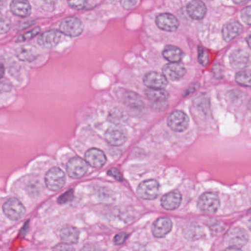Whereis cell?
Returning <instances> with one entry per match:
<instances>
[{
    "label": "cell",
    "instance_id": "obj_1",
    "mask_svg": "<svg viewBox=\"0 0 251 251\" xmlns=\"http://www.w3.org/2000/svg\"><path fill=\"white\" fill-rule=\"evenodd\" d=\"M220 198L214 192H205L200 197L198 201V208L205 214H214L220 208Z\"/></svg>",
    "mask_w": 251,
    "mask_h": 251
},
{
    "label": "cell",
    "instance_id": "obj_2",
    "mask_svg": "<svg viewBox=\"0 0 251 251\" xmlns=\"http://www.w3.org/2000/svg\"><path fill=\"white\" fill-rule=\"evenodd\" d=\"M66 183V176L64 171L58 167H53L47 173L45 183L50 190L57 192L64 187Z\"/></svg>",
    "mask_w": 251,
    "mask_h": 251
},
{
    "label": "cell",
    "instance_id": "obj_3",
    "mask_svg": "<svg viewBox=\"0 0 251 251\" xmlns=\"http://www.w3.org/2000/svg\"><path fill=\"white\" fill-rule=\"evenodd\" d=\"M84 26L80 19L68 17L60 24L59 31L70 37H77L83 32Z\"/></svg>",
    "mask_w": 251,
    "mask_h": 251
},
{
    "label": "cell",
    "instance_id": "obj_4",
    "mask_svg": "<svg viewBox=\"0 0 251 251\" xmlns=\"http://www.w3.org/2000/svg\"><path fill=\"white\" fill-rule=\"evenodd\" d=\"M2 209L5 215L13 221L21 220L26 213L24 205L17 198L8 199L4 203Z\"/></svg>",
    "mask_w": 251,
    "mask_h": 251
},
{
    "label": "cell",
    "instance_id": "obj_5",
    "mask_svg": "<svg viewBox=\"0 0 251 251\" xmlns=\"http://www.w3.org/2000/svg\"><path fill=\"white\" fill-rule=\"evenodd\" d=\"M161 192V186L159 183L155 180H147L142 182L137 187V194L144 200L155 199L159 196Z\"/></svg>",
    "mask_w": 251,
    "mask_h": 251
},
{
    "label": "cell",
    "instance_id": "obj_6",
    "mask_svg": "<svg viewBox=\"0 0 251 251\" xmlns=\"http://www.w3.org/2000/svg\"><path fill=\"white\" fill-rule=\"evenodd\" d=\"M167 125L173 131L181 133L189 127V119L183 111H175L169 116Z\"/></svg>",
    "mask_w": 251,
    "mask_h": 251
},
{
    "label": "cell",
    "instance_id": "obj_7",
    "mask_svg": "<svg viewBox=\"0 0 251 251\" xmlns=\"http://www.w3.org/2000/svg\"><path fill=\"white\" fill-rule=\"evenodd\" d=\"M89 166L86 160L79 157L71 158L67 164V172L73 178H80L87 173Z\"/></svg>",
    "mask_w": 251,
    "mask_h": 251
},
{
    "label": "cell",
    "instance_id": "obj_8",
    "mask_svg": "<svg viewBox=\"0 0 251 251\" xmlns=\"http://www.w3.org/2000/svg\"><path fill=\"white\" fill-rule=\"evenodd\" d=\"M226 239L230 247L241 248L248 242V234L246 230L242 227H233L227 232Z\"/></svg>",
    "mask_w": 251,
    "mask_h": 251
},
{
    "label": "cell",
    "instance_id": "obj_9",
    "mask_svg": "<svg viewBox=\"0 0 251 251\" xmlns=\"http://www.w3.org/2000/svg\"><path fill=\"white\" fill-rule=\"evenodd\" d=\"M127 139V130L121 126H111L105 133V139L113 146H120Z\"/></svg>",
    "mask_w": 251,
    "mask_h": 251
},
{
    "label": "cell",
    "instance_id": "obj_10",
    "mask_svg": "<svg viewBox=\"0 0 251 251\" xmlns=\"http://www.w3.org/2000/svg\"><path fill=\"white\" fill-rule=\"evenodd\" d=\"M144 84L151 89H164L167 86V79L163 74L156 72H150L145 75Z\"/></svg>",
    "mask_w": 251,
    "mask_h": 251
},
{
    "label": "cell",
    "instance_id": "obj_11",
    "mask_svg": "<svg viewBox=\"0 0 251 251\" xmlns=\"http://www.w3.org/2000/svg\"><path fill=\"white\" fill-rule=\"evenodd\" d=\"M155 23L158 28L167 32L176 31L179 26L177 19L173 14L168 13L159 14L156 17Z\"/></svg>",
    "mask_w": 251,
    "mask_h": 251
},
{
    "label": "cell",
    "instance_id": "obj_12",
    "mask_svg": "<svg viewBox=\"0 0 251 251\" xmlns=\"http://www.w3.org/2000/svg\"><path fill=\"white\" fill-rule=\"evenodd\" d=\"M61 32L57 30H50L42 33L39 39L38 44L39 46L45 49H52L58 45L61 40Z\"/></svg>",
    "mask_w": 251,
    "mask_h": 251
},
{
    "label": "cell",
    "instance_id": "obj_13",
    "mask_svg": "<svg viewBox=\"0 0 251 251\" xmlns=\"http://www.w3.org/2000/svg\"><path fill=\"white\" fill-rule=\"evenodd\" d=\"M85 159L91 167L95 168H100L106 163V156L100 150L92 148L86 151Z\"/></svg>",
    "mask_w": 251,
    "mask_h": 251
},
{
    "label": "cell",
    "instance_id": "obj_14",
    "mask_svg": "<svg viewBox=\"0 0 251 251\" xmlns=\"http://www.w3.org/2000/svg\"><path fill=\"white\" fill-rule=\"evenodd\" d=\"M173 223L167 217H160L154 222L152 227V234L156 238H164L171 231Z\"/></svg>",
    "mask_w": 251,
    "mask_h": 251
},
{
    "label": "cell",
    "instance_id": "obj_15",
    "mask_svg": "<svg viewBox=\"0 0 251 251\" xmlns=\"http://www.w3.org/2000/svg\"><path fill=\"white\" fill-rule=\"evenodd\" d=\"M182 201V195L177 190L172 191L161 198V206L167 210L173 211L180 206Z\"/></svg>",
    "mask_w": 251,
    "mask_h": 251
},
{
    "label": "cell",
    "instance_id": "obj_16",
    "mask_svg": "<svg viewBox=\"0 0 251 251\" xmlns=\"http://www.w3.org/2000/svg\"><path fill=\"white\" fill-rule=\"evenodd\" d=\"M186 69L179 63H170L163 67V75L171 80H178L184 76Z\"/></svg>",
    "mask_w": 251,
    "mask_h": 251
},
{
    "label": "cell",
    "instance_id": "obj_17",
    "mask_svg": "<svg viewBox=\"0 0 251 251\" xmlns=\"http://www.w3.org/2000/svg\"><path fill=\"white\" fill-rule=\"evenodd\" d=\"M230 65L236 70H242L249 64V55L242 50H236L230 55Z\"/></svg>",
    "mask_w": 251,
    "mask_h": 251
},
{
    "label": "cell",
    "instance_id": "obj_18",
    "mask_svg": "<svg viewBox=\"0 0 251 251\" xmlns=\"http://www.w3.org/2000/svg\"><path fill=\"white\" fill-rule=\"evenodd\" d=\"M12 14L17 17H27L31 14V5L27 1L24 0H14L10 5Z\"/></svg>",
    "mask_w": 251,
    "mask_h": 251
},
{
    "label": "cell",
    "instance_id": "obj_19",
    "mask_svg": "<svg viewBox=\"0 0 251 251\" xmlns=\"http://www.w3.org/2000/svg\"><path fill=\"white\" fill-rule=\"evenodd\" d=\"M188 14L191 18L195 20H201L206 14V6L201 1H192L186 7Z\"/></svg>",
    "mask_w": 251,
    "mask_h": 251
},
{
    "label": "cell",
    "instance_id": "obj_20",
    "mask_svg": "<svg viewBox=\"0 0 251 251\" xmlns=\"http://www.w3.org/2000/svg\"><path fill=\"white\" fill-rule=\"evenodd\" d=\"M242 31V26L237 21H230L225 25L223 28V39L226 42H230L236 39Z\"/></svg>",
    "mask_w": 251,
    "mask_h": 251
},
{
    "label": "cell",
    "instance_id": "obj_21",
    "mask_svg": "<svg viewBox=\"0 0 251 251\" xmlns=\"http://www.w3.org/2000/svg\"><path fill=\"white\" fill-rule=\"evenodd\" d=\"M60 236H61V240L64 243L73 245V244H75L78 242L80 232L76 227L69 226V227H64V228L61 229Z\"/></svg>",
    "mask_w": 251,
    "mask_h": 251
},
{
    "label": "cell",
    "instance_id": "obj_22",
    "mask_svg": "<svg viewBox=\"0 0 251 251\" xmlns=\"http://www.w3.org/2000/svg\"><path fill=\"white\" fill-rule=\"evenodd\" d=\"M162 55L170 63H179L183 58V52L180 48L169 45L164 48Z\"/></svg>",
    "mask_w": 251,
    "mask_h": 251
},
{
    "label": "cell",
    "instance_id": "obj_23",
    "mask_svg": "<svg viewBox=\"0 0 251 251\" xmlns=\"http://www.w3.org/2000/svg\"><path fill=\"white\" fill-rule=\"evenodd\" d=\"M17 57L21 61H33L37 58V52L36 50L33 47L30 45L21 47L17 50Z\"/></svg>",
    "mask_w": 251,
    "mask_h": 251
},
{
    "label": "cell",
    "instance_id": "obj_24",
    "mask_svg": "<svg viewBox=\"0 0 251 251\" xmlns=\"http://www.w3.org/2000/svg\"><path fill=\"white\" fill-rule=\"evenodd\" d=\"M124 102L129 107L136 109H141L144 106L142 98L138 94L133 92H127L125 94Z\"/></svg>",
    "mask_w": 251,
    "mask_h": 251
},
{
    "label": "cell",
    "instance_id": "obj_25",
    "mask_svg": "<svg viewBox=\"0 0 251 251\" xmlns=\"http://www.w3.org/2000/svg\"><path fill=\"white\" fill-rule=\"evenodd\" d=\"M145 95L150 100L153 102H163L167 100L169 98V94L164 89H151L145 90Z\"/></svg>",
    "mask_w": 251,
    "mask_h": 251
},
{
    "label": "cell",
    "instance_id": "obj_26",
    "mask_svg": "<svg viewBox=\"0 0 251 251\" xmlns=\"http://www.w3.org/2000/svg\"><path fill=\"white\" fill-rule=\"evenodd\" d=\"M202 229L198 225L191 223L189 226H186L184 227L183 230V235L185 237L188 239L194 240V239H198V238L202 236Z\"/></svg>",
    "mask_w": 251,
    "mask_h": 251
},
{
    "label": "cell",
    "instance_id": "obj_27",
    "mask_svg": "<svg viewBox=\"0 0 251 251\" xmlns=\"http://www.w3.org/2000/svg\"><path fill=\"white\" fill-rule=\"evenodd\" d=\"M236 81L240 86L251 87V72H239L236 75Z\"/></svg>",
    "mask_w": 251,
    "mask_h": 251
},
{
    "label": "cell",
    "instance_id": "obj_28",
    "mask_svg": "<svg viewBox=\"0 0 251 251\" xmlns=\"http://www.w3.org/2000/svg\"><path fill=\"white\" fill-rule=\"evenodd\" d=\"M40 31V27H36V28L33 29V30H30V32H27L25 34L20 36V37L17 39V42H26V41L30 40V39H33L35 36L39 34Z\"/></svg>",
    "mask_w": 251,
    "mask_h": 251
},
{
    "label": "cell",
    "instance_id": "obj_29",
    "mask_svg": "<svg viewBox=\"0 0 251 251\" xmlns=\"http://www.w3.org/2000/svg\"><path fill=\"white\" fill-rule=\"evenodd\" d=\"M198 61L204 67H205L208 63V52H207L206 50L201 47L198 48Z\"/></svg>",
    "mask_w": 251,
    "mask_h": 251
},
{
    "label": "cell",
    "instance_id": "obj_30",
    "mask_svg": "<svg viewBox=\"0 0 251 251\" xmlns=\"http://www.w3.org/2000/svg\"><path fill=\"white\" fill-rule=\"evenodd\" d=\"M73 198H74V191L73 189H70L58 198V202L59 204L67 203L73 201Z\"/></svg>",
    "mask_w": 251,
    "mask_h": 251
},
{
    "label": "cell",
    "instance_id": "obj_31",
    "mask_svg": "<svg viewBox=\"0 0 251 251\" xmlns=\"http://www.w3.org/2000/svg\"><path fill=\"white\" fill-rule=\"evenodd\" d=\"M242 21L248 25H251V6L244 8L241 13Z\"/></svg>",
    "mask_w": 251,
    "mask_h": 251
},
{
    "label": "cell",
    "instance_id": "obj_32",
    "mask_svg": "<svg viewBox=\"0 0 251 251\" xmlns=\"http://www.w3.org/2000/svg\"><path fill=\"white\" fill-rule=\"evenodd\" d=\"M68 4L71 8H74V9L84 10L86 9L89 2L87 1H71V2H68Z\"/></svg>",
    "mask_w": 251,
    "mask_h": 251
},
{
    "label": "cell",
    "instance_id": "obj_33",
    "mask_svg": "<svg viewBox=\"0 0 251 251\" xmlns=\"http://www.w3.org/2000/svg\"><path fill=\"white\" fill-rule=\"evenodd\" d=\"M52 251H75V248L70 245L66 243L58 244L52 248Z\"/></svg>",
    "mask_w": 251,
    "mask_h": 251
},
{
    "label": "cell",
    "instance_id": "obj_34",
    "mask_svg": "<svg viewBox=\"0 0 251 251\" xmlns=\"http://www.w3.org/2000/svg\"><path fill=\"white\" fill-rule=\"evenodd\" d=\"M129 235L126 233H120L116 235L114 239V242L115 245H121L126 242V239L128 237Z\"/></svg>",
    "mask_w": 251,
    "mask_h": 251
},
{
    "label": "cell",
    "instance_id": "obj_35",
    "mask_svg": "<svg viewBox=\"0 0 251 251\" xmlns=\"http://www.w3.org/2000/svg\"><path fill=\"white\" fill-rule=\"evenodd\" d=\"M108 176H112L113 177H114L116 180H119V181L123 180V176H122L121 173L117 169L112 168L108 170Z\"/></svg>",
    "mask_w": 251,
    "mask_h": 251
},
{
    "label": "cell",
    "instance_id": "obj_36",
    "mask_svg": "<svg viewBox=\"0 0 251 251\" xmlns=\"http://www.w3.org/2000/svg\"><path fill=\"white\" fill-rule=\"evenodd\" d=\"M80 251H101L100 248L98 246V245H91V244H88V245H85L83 247Z\"/></svg>",
    "mask_w": 251,
    "mask_h": 251
},
{
    "label": "cell",
    "instance_id": "obj_37",
    "mask_svg": "<svg viewBox=\"0 0 251 251\" xmlns=\"http://www.w3.org/2000/svg\"><path fill=\"white\" fill-rule=\"evenodd\" d=\"M121 4L123 8H126V9H130L136 5V2H135V1H122Z\"/></svg>",
    "mask_w": 251,
    "mask_h": 251
},
{
    "label": "cell",
    "instance_id": "obj_38",
    "mask_svg": "<svg viewBox=\"0 0 251 251\" xmlns=\"http://www.w3.org/2000/svg\"><path fill=\"white\" fill-rule=\"evenodd\" d=\"M224 251H242L240 248H234V247H228Z\"/></svg>",
    "mask_w": 251,
    "mask_h": 251
},
{
    "label": "cell",
    "instance_id": "obj_39",
    "mask_svg": "<svg viewBox=\"0 0 251 251\" xmlns=\"http://www.w3.org/2000/svg\"><path fill=\"white\" fill-rule=\"evenodd\" d=\"M247 43H248V46L251 48V34L247 38Z\"/></svg>",
    "mask_w": 251,
    "mask_h": 251
},
{
    "label": "cell",
    "instance_id": "obj_40",
    "mask_svg": "<svg viewBox=\"0 0 251 251\" xmlns=\"http://www.w3.org/2000/svg\"><path fill=\"white\" fill-rule=\"evenodd\" d=\"M248 110H249V111L251 112V99L250 100L249 102H248Z\"/></svg>",
    "mask_w": 251,
    "mask_h": 251
},
{
    "label": "cell",
    "instance_id": "obj_41",
    "mask_svg": "<svg viewBox=\"0 0 251 251\" xmlns=\"http://www.w3.org/2000/svg\"><path fill=\"white\" fill-rule=\"evenodd\" d=\"M248 226L249 227L250 230H251V217L249 221L248 222Z\"/></svg>",
    "mask_w": 251,
    "mask_h": 251
},
{
    "label": "cell",
    "instance_id": "obj_42",
    "mask_svg": "<svg viewBox=\"0 0 251 251\" xmlns=\"http://www.w3.org/2000/svg\"><path fill=\"white\" fill-rule=\"evenodd\" d=\"M1 67H2V74H1V77H3V74H4V67H3V64H2L1 65Z\"/></svg>",
    "mask_w": 251,
    "mask_h": 251
}]
</instances>
